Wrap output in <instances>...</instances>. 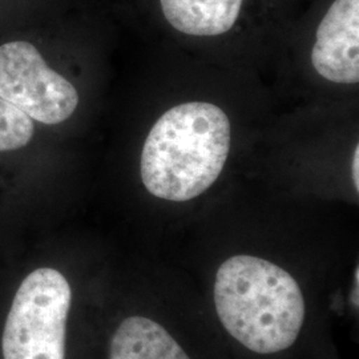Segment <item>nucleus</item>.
Masks as SVG:
<instances>
[{
	"mask_svg": "<svg viewBox=\"0 0 359 359\" xmlns=\"http://www.w3.org/2000/svg\"><path fill=\"white\" fill-rule=\"evenodd\" d=\"M32 118L0 97V152L26 147L34 137Z\"/></svg>",
	"mask_w": 359,
	"mask_h": 359,
	"instance_id": "obj_8",
	"label": "nucleus"
},
{
	"mask_svg": "<svg viewBox=\"0 0 359 359\" xmlns=\"http://www.w3.org/2000/svg\"><path fill=\"white\" fill-rule=\"evenodd\" d=\"M231 121L215 104L191 102L170 108L142 147V181L154 197L187 203L218 179L231 151Z\"/></svg>",
	"mask_w": 359,
	"mask_h": 359,
	"instance_id": "obj_2",
	"label": "nucleus"
},
{
	"mask_svg": "<svg viewBox=\"0 0 359 359\" xmlns=\"http://www.w3.org/2000/svg\"><path fill=\"white\" fill-rule=\"evenodd\" d=\"M314 69L337 84L359 81V0H335L317 29Z\"/></svg>",
	"mask_w": 359,
	"mask_h": 359,
	"instance_id": "obj_6",
	"label": "nucleus"
},
{
	"mask_svg": "<svg viewBox=\"0 0 359 359\" xmlns=\"http://www.w3.org/2000/svg\"><path fill=\"white\" fill-rule=\"evenodd\" d=\"M72 287L59 270L40 268L20 283L8 311L4 359H65Z\"/></svg>",
	"mask_w": 359,
	"mask_h": 359,
	"instance_id": "obj_3",
	"label": "nucleus"
},
{
	"mask_svg": "<svg viewBox=\"0 0 359 359\" xmlns=\"http://www.w3.org/2000/svg\"><path fill=\"white\" fill-rule=\"evenodd\" d=\"M244 0H160L169 25L192 36H217L238 19Z\"/></svg>",
	"mask_w": 359,
	"mask_h": 359,
	"instance_id": "obj_7",
	"label": "nucleus"
},
{
	"mask_svg": "<svg viewBox=\"0 0 359 359\" xmlns=\"http://www.w3.org/2000/svg\"><path fill=\"white\" fill-rule=\"evenodd\" d=\"M108 359H210L197 337L167 308L128 314L109 339Z\"/></svg>",
	"mask_w": 359,
	"mask_h": 359,
	"instance_id": "obj_5",
	"label": "nucleus"
},
{
	"mask_svg": "<svg viewBox=\"0 0 359 359\" xmlns=\"http://www.w3.org/2000/svg\"><path fill=\"white\" fill-rule=\"evenodd\" d=\"M359 147H355V151H354V156H353V165H351V176H353V182H354V187H355V191H359Z\"/></svg>",
	"mask_w": 359,
	"mask_h": 359,
	"instance_id": "obj_9",
	"label": "nucleus"
},
{
	"mask_svg": "<svg viewBox=\"0 0 359 359\" xmlns=\"http://www.w3.org/2000/svg\"><path fill=\"white\" fill-rule=\"evenodd\" d=\"M206 294L219 333L246 359H292L318 311L311 283L273 259L248 253L221 261Z\"/></svg>",
	"mask_w": 359,
	"mask_h": 359,
	"instance_id": "obj_1",
	"label": "nucleus"
},
{
	"mask_svg": "<svg viewBox=\"0 0 359 359\" xmlns=\"http://www.w3.org/2000/svg\"><path fill=\"white\" fill-rule=\"evenodd\" d=\"M0 97L43 124H60L76 111L77 90L22 40L0 46Z\"/></svg>",
	"mask_w": 359,
	"mask_h": 359,
	"instance_id": "obj_4",
	"label": "nucleus"
}]
</instances>
